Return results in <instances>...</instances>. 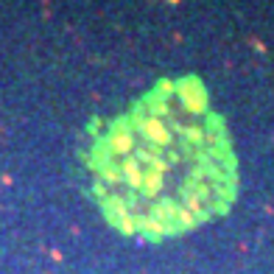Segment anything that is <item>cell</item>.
I'll list each match as a JSON object with an SVG mask.
<instances>
[{
    "label": "cell",
    "instance_id": "obj_1",
    "mask_svg": "<svg viewBox=\"0 0 274 274\" xmlns=\"http://www.w3.org/2000/svg\"><path fill=\"white\" fill-rule=\"evenodd\" d=\"M84 171L106 221L148 241L224 216L238 190L227 126L193 76L165 78L92 129Z\"/></svg>",
    "mask_w": 274,
    "mask_h": 274
}]
</instances>
